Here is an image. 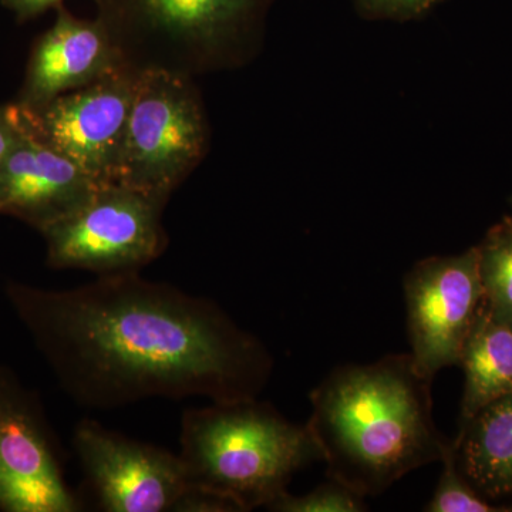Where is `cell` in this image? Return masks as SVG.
<instances>
[{
	"label": "cell",
	"instance_id": "obj_1",
	"mask_svg": "<svg viewBox=\"0 0 512 512\" xmlns=\"http://www.w3.org/2000/svg\"><path fill=\"white\" fill-rule=\"evenodd\" d=\"M5 293L64 392L89 409L258 399L274 370L264 343L217 303L140 272L64 291L9 281Z\"/></svg>",
	"mask_w": 512,
	"mask_h": 512
},
{
	"label": "cell",
	"instance_id": "obj_6",
	"mask_svg": "<svg viewBox=\"0 0 512 512\" xmlns=\"http://www.w3.org/2000/svg\"><path fill=\"white\" fill-rule=\"evenodd\" d=\"M165 205L124 185H101L79 210L40 231L47 265L99 276L140 272L167 248Z\"/></svg>",
	"mask_w": 512,
	"mask_h": 512
},
{
	"label": "cell",
	"instance_id": "obj_20",
	"mask_svg": "<svg viewBox=\"0 0 512 512\" xmlns=\"http://www.w3.org/2000/svg\"><path fill=\"white\" fill-rule=\"evenodd\" d=\"M3 5L12 10L19 20L36 18L40 13L60 5L62 0H2Z\"/></svg>",
	"mask_w": 512,
	"mask_h": 512
},
{
	"label": "cell",
	"instance_id": "obj_4",
	"mask_svg": "<svg viewBox=\"0 0 512 512\" xmlns=\"http://www.w3.org/2000/svg\"><path fill=\"white\" fill-rule=\"evenodd\" d=\"M275 0H97L131 69L194 77L242 66L261 47Z\"/></svg>",
	"mask_w": 512,
	"mask_h": 512
},
{
	"label": "cell",
	"instance_id": "obj_7",
	"mask_svg": "<svg viewBox=\"0 0 512 512\" xmlns=\"http://www.w3.org/2000/svg\"><path fill=\"white\" fill-rule=\"evenodd\" d=\"M73 446L97 507L107 512H187L192 487L180 454L82 420Z\"/></svg>",
	"mask_w": 512,
	"mask_h": 512
},
{
	"label": "cell",
	"instance_id": "obj_9",
	"mask_svg": "<svg viewBox=\"0 0 512 512\" xmlns=\"http://www.w3.org/2000/svg\"><path fill=\"white\" fill-rule=\"evenodd\" d=\"M407 328L414 366L427 379L458 366L484 302L477 247L430 256L404 276Z\"/></svg>",
	"mask_w": 512,
	"mask_h": 512
},
{
	"label": "cell",
	"instance_id": "obj_21",
	"mask_svg": "<svg viewBox=\"0 0 512 512\" xmlns=\"http://www.w3.org/2000/svg\"><path fill=\"white\" fill-rule=\"evenodd\" d=\"M511 205H512V195H511Z\"/></svg>",
	"mask_w": 512,
	"mask_h": 512
},
{
	"label": "cell",
	"instance_id": "obj_16",
	"mask_svg": "<svg viewBox=\"0 0 512 512\" xmlns=\"http://www.w3.org/2000/svg\"><path fill=\"white\" fill-rule=\"evenodd\" d=\"M443 471L436 491L426 507L427 512H512V505H498L483 497L461 474L454 458L451 440L444 450Z\"/></svg>",
	"mask_w": 512,
	"mask_h": 512
},
{
	"label": "cell",
	"instance_id": "obj_3",
	"mask_svg": "<svg viewBox=\"0 0 512 512\" xmlns=\"http://www.w3.org/2000/svg\"><path fill=\"white\" fill-rule=\"evenodd\" d=\"M178 454L192 487L224 498L238 512L268 510L288 493L296 471L323 461L308 427L258 399L185 410Z\"/></svg>",
	"mask_w": 512,
	"mask_h": 512
},
{
	"label": "cell",
	"instance_id": "obj_2",
	"mask_svg": "<svg viewBox=\"0 0 512 512\" xmlns=\"http://www.w3.org/2000/svg\"><path fill=\"white\" fill-rule=\"evenodd\" d=\"M431 383L410 353L333 370L312 390L306 424L328 477L375 497L441 461L448 439L434 423Z\"/></svg>",
	"mask_w": 512,
	"mask_h": 512
},
{
	"label": "cell",
	"instance_id": "obj_17",
	"mask_svg": "<svg viewBox=\"0 0 512 512\" xmlns=\"http://www.w3.org/2000/svg\"><path fill=\"white\" fill-rule=\"evenodd\" d=\"M275 512H363L367 510L365 497L335 478L319 484L303 495L285 493L268 507Z\"/></svg>",
	"mask_w": 512,
	"mask_h": 512
},
{
	"label": "cell",
	"instance_id": "obj_10",
	"mask_svg": "<svg viewBox=\"0 0 512 512\" xmlns=\"http://www.w3.org/2000/svg\"><path fill=\"white\" fill-rule=\"evenodd\" d=\"M137 74L126 67L40 109L19 106L37 137L100 183H113Z\"/></svg>",
	"mask_w": 512,
	"mask_h": 512
},
{
	"label": "cell",
	"instance_id": "obj_5",
	"mask_svg": "<svg viewBox=\"0 0 512 512\" xmlns=\"http://www.w3.org/2000/svg\"><path fill=\"white\" fill-rule=\"evenodd\" d=\"M210 127L192 77L141 70L113 183L163 202L207 154Z\"/></svg>",
	"mask_w": 512,
	"mask_h": 512
},
{
	"label": "cell",
	"instance_id": "obj_8",
	"mask_svg": "<svg viewBox=\"0 0 512 512\" xmlns=\"http://www.w3.org/2000/svg\"><path fill=\"white\" fill-rule=\"evenodd\" d=\"M42 403L0 363V511L79 512Z\"/></svg>",
	"mask_w": 512,
	"mask_h": 512
},
{
	"label": "cell",
	"instance_id": "obj_15",
	"mask_svg": "<svg viewBox=\"0 0 512 512\" xmlns=\"http://www.w3.org/2000/svg\"><path fill=\"white\" fill-rule=\"evenodd\" d=\"M484 306L512 328V217H504L477 245Z\"/></svg>",
	"mask_w": 512,
	"mask_h": 512
},
{
	"label": "cell",
	"instance_id": "obj_11",
	"mask_svg": "<svg viewBox=\"0 0 512 512\" xmlns=\"http://www.w3.org/2000/svg\"><path fill=\"white\" fill-rule=\"evenodd\" d=\"M16 106L18 133L0 171V214L40 232L79 210L104 183L37 137Z\"/></svg>",
	"mask_w": 512,
	"mask_h": 512
},
{
	"label": "cell",
	"instance_id": "obj_14",
	"mask_svg": "<svg viewBox=\"0 0 512 512\" xmlns=\"http://www.w3.org/2000/svg\"><path fill=\"white\" fill-rule=\"evenodd\" d=\"M458 366L464 370L460 420L512 393V328L494 319L484 302Z\"/></svg>",
	"mask_w": 512,
	"mask_h": 512
},
{
	"label": "cell",
	"instance_id": "obj_12",
	"mask_svg": "<svg viewBox=\"0 0 512 512\" xmlns=\"http://www.w3.org/2000/svg\"><path fill=\"white\" fill-rule=\"evenodd\" d=\"M127 64L100 19L59 8L55 25L37 39L16 103L37 110L62 94L92 86Z\"/></svg>",
	"mask_w": 512,
	"mask_h": 512
},
{
	"label": "cell",
	"instance_id": "obj_18",
	"mask_svg": "<svg viewBox=\"0 0 512 512\" xmlns=\"http://www.w3.org/2000/svg\"><path fill=\"white\" fill-rule=\"evenodd\" d=\"M444 2L446 0H352L362 18L400 23L423 19Z\"/></svg>",
	"mask_w": 512,
	"mask_h": 512
},
{
	"label": "cell",
	"instance_id": "obj_13",
	"mask_svg": "<svg viewBox=\"0 0 512 512\" xmlns=\"http://www.w3.org/2000/svg\"><path fill=\"white\" fill-rule=\"evenodd\" d=\"M458 470L487 498L512 497V393L460 420L451 440Z\"/></svg>",
	"mask_w": 512,
	"mask_h": 512
},
{
	"label": "cell",
	"instance_id": "obj_19",
	"mask_svg": "<svg viewBox=\"0 0 512 512\" xmlns=\"http://www.w3.org/2000/svg\"><path fill=\"white\" fill-rule=\"evenodd\" d=\"M18 124L19 114L16 103L0 106V171L9 156L10 148L15 143Z\"/></svg>",
	"mask_w": 512,
	"mask_h": 512
}]
</instances>
